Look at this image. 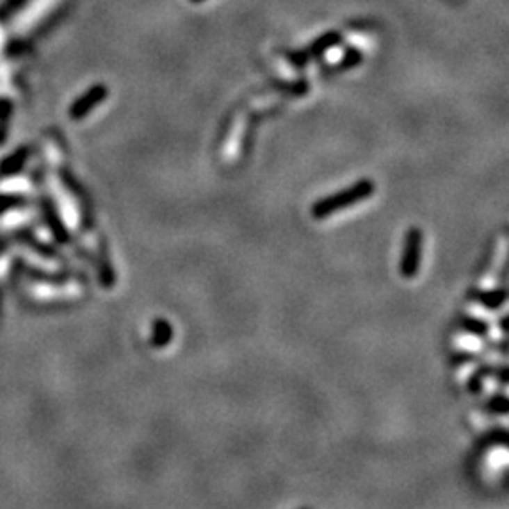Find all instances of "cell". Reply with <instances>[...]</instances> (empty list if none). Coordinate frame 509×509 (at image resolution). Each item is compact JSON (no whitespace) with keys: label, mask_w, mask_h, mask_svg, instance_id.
Instances as JSON below:
<instances>
[{"label":"cell","mask_w":509,"mask_h":509,"mask_svg":"<svg viewBox=\"0 0 509 509\" xmlns=\"http://www.w3.org/2000/svg\"><path fill=\"white\" fill-rule=\"evenodd\" d=\"M373 193V185L370 181H359L355 183L353 187H349L344 193H338V195L328 196L325 200H321L314 206L312 209V216L315 219H325V217L332 216L336 211H341V209H347L355 206L357 202H362L366 198H370Z\"/></svg>","instance_id":"cell-1"},{"label":"cell","mask_w":509,"mask_h":509,"mask_svg":"<svg viewBox=\"0 0 509 509\" xmlns=\"http://www.w3.org/2000/svg\"><path fill=\"white\" fill-rule=\"evenodd\" d=\"M245 129H248V118H245V111H240L230 124V131L225 138V145H223L221 157L225 163H232L236 157L240 155L242 150L243 136H245Z\"/></svg>","instance_id":"cell-2"},{"label":"cell","mask_w":509,"mask_h":509,"mask_svg":"<svg viewBox=\"0 0 509 509\" xmlns=\"http://www.w3.org/2000/svg\"><path fill=\"white\" fill-rule=\"evenodd\" d=\"M421 248H423V234H421V230H410L407 240H405L402 262H400V272H402L405 280H412L413 275L417 274L419 262H421Z\"/></svg>","instance_id":"cell-3"},{"label":"cell","mask_w":509,"mask_h":509,"mask_svg":"<svg viewBox=\"0 0 509 509\" xmlns=\"http://www.w3.org/2000/svg\"><path fill=\"white\" fill-rule=\"evenodd\" d=\"M347 40H349L355 47H359V51H362V49H372L373 47L372 33H368L364 29L349 31V33H347Z\"/></svg>","instance_id":"cell-4"},{"label":"cell","mask_w":509,"mask_h":509,"mask_svg":"<svg viewBox=\"0 0 509 509\" xmlns=\"http://www.w3.org/2000/svg\"><path fill=\"white\" fill-rule=\"evenodd\" d=\"M170 339H172V327L168 325V321L159 319L155 323V332H153V344L157 347L168 346Z\"/></svg>","instance_id":"cell-5"},{"label":"cell","mask_w":509,"mask_h":509,"mask_svg":"<svg viewBox=\"0 0 509 509\" xmlns=\"http://www.w3.org/2000/svg\"><path fill=\"white\" fill-rule=\"evenodd\" d=\"M503 298H506V293H503V291H498V293H489V296L483 294V296H481V302H483L485 306L492 309V307L500 306L503 302Z\"/></svg>","instance_id":"cell-6"},{"label":"cell","mask_w":509,"mask_h":509,"mask_svg":"<svg viewBox=\"0 0 509 509\" xmlns=\"http://www.w3.org/2000/svg\"><path fill=\"white\" fill-rule=\"evenodd\" d=\"M464 328H468V330H471V332H476V334H487V325L481 323V321H476V319L464 321Z\"/></svg>","instance_id":"cell-7"}]
</instances>
